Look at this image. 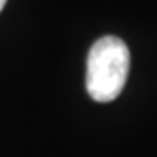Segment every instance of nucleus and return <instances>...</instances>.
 Wrapping results in <instances>:
<instances>
[{"mask_svg": "<svg viewBox=\"0 0 157 157\" xmlns=\"http://www.w3.org/2000/svg\"><path fill=\"white\" fill-rule=\"evenodd\" d=\"M6 2H8V0H0V12H2V8L6 6Z\"/></svg>", "mask_w": 157, "mask_h": 157, "instance_id": "obj_2", "label": "nucleus"}, {"mask_svg": "<svg viewBox=\"0 0 157 157\" xmlns=\"http://www.w3.org/2000/svg\"><path fill=\"white\" fill-rule=\"evenodd\" d=\"M131 66L127 44L117 36L98 38L87 55V93L97 102H112L125 87Z\"/></svg>", "mask_w": 157, "mask_h": 157, "instance_id": "obj_1", "label": "nucleus"}]
</instances>
